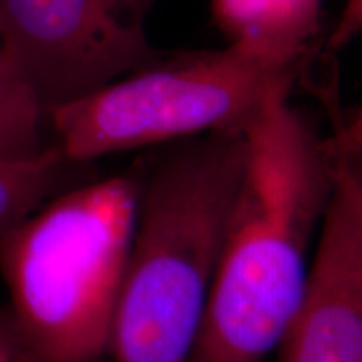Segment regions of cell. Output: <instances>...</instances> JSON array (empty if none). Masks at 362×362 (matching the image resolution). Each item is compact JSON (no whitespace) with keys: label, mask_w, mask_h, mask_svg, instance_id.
<instances>
[{"label":"cell","mask_w":362,"mask_h":362,"mask_svg":"<svg viewBox=\"0 0 362 362\" xmlns=\"http://www.w3.org/2000/svg\"><path fill=\"white\" fill-rule=\"evenodd\" d=\"M291 94H274L243 128L242 166L193 362H264L304 297L334 188V156Z\"/></svg>","instance_id":"6da1fadb"},{"label":"cell","mask_w":362,"mask_h":362,"mask_svg":"<svg viewBox=\"0 0 362 362\" xmlns=\"http://www.w3.org/2000/svg\"><path fill=\"white\" fill-rule=\"evenodd\" d=\"M47 110L24 76L0 51V156H27L47 146Z\"/></svg>","instance_id":"9c48e42d"},{"label":"cell","mask_w":362,"mask_h":362,"mask_svg":"<svg viewBox=\"0 0 362 362\" xmlns=\"http://www.w3.org/2000/svg\"><path fill=\"white\" fill-rule=\"evenodd\" d=\"M144 171L112 362H193L242 166L243 129L171 144Z\"/></svg>","instance_id":"7a4b0ae2"},{"label":"cell","mask_w":362,"mask_h":362,"mask_svg":"<svg viewBox=\"0 0 362 362\" xmlns=\"http://www.w3.org/2000/svg\"><path fill=\"white\" fill-rule=\"evenodd\" d=\"M302 64L233 44L163 54L83 98L49 107L47 126L54 144L78 165L238 131L274 94L293 88Z\"/></svg>","instance_id":"277c9868"},{"label":"cell","mask_w":362,"mask_h":362,"mask_svg":"<svg viewBox=\"0 0 362 362\" xmlns=\"http://www.w3.org/2000/svg\"><path fill=\"white\" fill-rule=\"evenodd\" d=\"M81 166L56 144L27 156H0V238L64 192Z\"/></svg>","instance_id":"ba28073f"},{"label":"cell","mask_w":362,"mask_h":362,"mask_svg":"<svg viewBox=\"0 0 362 362\" xmlns=\"http://www.w3.org/2000/svg\"><path fill=\"white\" fill-rule=\"evenodd\" d=\"M277 362H362V287L354 238L330 194L300 305Z\"/></svg>","instance_id":"8992f818"},{"label":"cell","mask_w":362,"mask_h":362,"mask_svg":"<svg viewBox=\"0 0 362 362\" xmlns=\"http://www.w3.org/2000/svg\"><path fill=\"white\" fill-rule=\"evenodd\" d=\"M329 148L334 155H362V104L356 115L344 123L336 134L329 139Z\"/></svg>","instance_id":"7c38bea8"},{"label":"cell","mask_w":362,"mask_h":362,"mask_svg":"<svg viewBox=\"0 0 362 362\" xmlns=\"http://www.w3.org/2000/svg\"><path fill=\"white\" fill-rule=\"evenodd\" d=\"M332 153V151H330ZM332 193L342 206L354 238L362 287V163L356 156L334 155Z\"/></svg>","instance_id":"30bf717a"},{"label":"cell","mask_w":362,"mask_h":362,"mask_svg":"<svg viewBox=\"0 0 362 362\" xmlns=\"http://www.w3.org/2000/svg\"><path fill=\"white\" fill-rule=\"evenodd\" d=\"M143 170L72 185L0 238L19 362H101L138 218Z\"/></svg>","instance_id":"3957f363"},{"label":"cell","mask_w":362,"mask_h":362,"mask_svg":"<svg viewBox=\"0 0 362 362\" xmlns=\"http://www.w3.org/2000/svg\"><path fill=\"white\" fill-rule=\"evenodd\" d=\"M156 0H0V51L49 107L163 56L148 33Z\"/></svg>","instance_id":"5b68a950"},{"label":"cell","mask_w":362,"mask_h":362,"mask_svg":"<svg viewBox=\"0 0 362 362\" xmlns=\"http://www.w3.org/2000/svg\"><path fill=\"white\" fill-rule=\"evenodd\" d=\"M0 362H19L7 310L0 309Z\"/></svg>","instance_id":"4fadbf2b"},{"label":"cell","mask_w":362,"mask_h":362,"mask_svg":"<svg viewBox=\"0 0 362 362\" xmlns=\"http://www.w3.org/2000/svg\"><path fill=\"white\" fill-rule=\"evenodd\" d=\"M362 37V0H346L327 37L329 51H341Z\"/></svg>","instance_id":"8fae6325"},{"label":"cell","mask_w":362,"mask_h":362,"mask_svg":"<svg viewBox=\"0 0 362 362\" xmlns=\"http://www.w3.org/2000/svg\"><path fill=\"white\" fill-rule=\"evenodd\" d=\"M324 0H211L225 44L304 62L320 33Z\"/></svg>","instance_id":"52a82bcc"},{"label":"cell","mask_w":362,"mask_h":362,"mask_svg":"<svg viewBox=\"0 0 362 362\" xmlns=\"http://www.w3.org/2000/svg\"><path fill=\"white\" fill-rule=\"evenodd\" d=\"M356 158H359V160H361V163H362V155H359V156H356Z\"/></svg>","instance_id":"5bb4252c"}]
</instances>
